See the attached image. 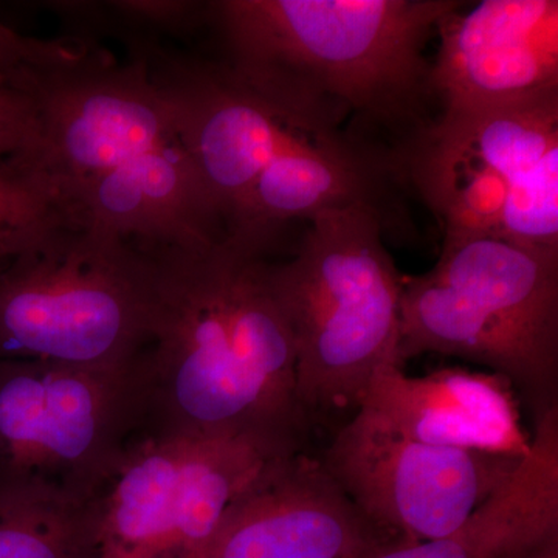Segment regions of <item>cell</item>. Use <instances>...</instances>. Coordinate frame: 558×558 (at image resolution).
<instances>
[{
	"label": "cell",
	"instance_id": "8",
	"mask_svg": "<svg viewBox=\"0 0 558 558\" xmlns=\"http://www.w3.org/2000/svg\"><path fill=\"white\" fill-rule=\"evenodd\" d=\"M13 89L33 101L36 128L31 148L9 160L38 180L68 218L92 183L179 140L171 106L145 61H117L102 44L22 73Z\"/></svg>",
	"mask_w": 558,
	"mask_h": 558
},
{
	"label": "cell",
	"instance_id": "2",
	"mask_svg": "<svg viewBox=\"0 0 558 558\" xmlns=\"http://www.w3.org/2000/svg\"><path fill=\"white\" fill-rule=\"evenodd\" d=\"M457 0H219L208 2L218 62L267 108L311 130L410 131L425 117V47Z\"/></svg>",
	"mask_w": 558,
	"mask_h": 558
},
{
	"label": "cell",
	"instance_id": "10",
	"mask_svg": "<svg viewBox=\"0 0 558 558\" xmlns=\"http://www.w3.org/2000/svg\"><path fill=\"white\" fill-rule=\"evenodd\" d=\"M521 459L417 442L359 407L319 462L385 538L409 546L457 529Z\"/></svg>",
	"mask_w": 558,
	"mask_h": 558
},
{
	"label": "cell",
	"instance_id": "19",
	"mask_svg": "<svg viewBox=\"0 0 558 558\" xmlns=\"http://www.w3.org/2000/svg\"><path fill=\"white\" fill-rule=\"evenodd\" d=\"M513 558H558V537L550 538Z\"/></svg>",
	"mask_w": 558,
	"mask_h": 558
},
{
	"label": "cell",
	"instance_id": "12",
	"mask_svg": "<svg viewBox=\"0 0 558 558\" xmlns=\"http://www.w3.org/2000/svg\"><path fill=\"white\" fill-rule=\"evenodd\" d=\"M438 27L432 89L440 113L509 105L558 90L557 0H484Z\"/></svg>",
	"mask_w": 558,
	"mask_h": 558
},
{
	"label": "cell",
	"instance_id": "9",
	"mask_svg": "<svg viewBox=\"0 0 558 558\" xmlns=\"http://www.w3.org/2000/svg\"><path fill=\"white\" fill-rule=\"evenodd\" d=\"M278 458L245 439L140 436L98 497L97 558H189Z\"/></svg>",
	"mask_w": 558,
	"mask_h": 558
},
{
	"label": "cell",
	"instance_id": "15",
	"mask_svg": "<svg viewBox=\"0 0 558 558\" xmlns=\"http://www.w3.org/2000/svg\"><path fill=\"white\" fill-rule=\"evenodd\" d=\"M98 498L0 487V558H97Z\"/></svg>",
	"mask_w": 558,
	"mask_h": 558
},
{
	"label": "cell",
	"instance_id": "6",
	"mask_svg": "<svg viewBox=\"0 0 558 558\" xmlns=\"http://www.w3.org/2000/svg\"><path fill=\"white\" fill-rule=\"evenodd\" d=\"M444 241L499 236L558 252V90L439 113L398 150Z\"/></svg>",
	"mask_w": 558,
	"mask_h": 558
},
{
	"label": "cell",
	"instance_id": "16",
	"mask_svg": "<svg viewBox=\"0 0 558 558\" xmlns=\"http://www.w3.org/2000/svg\"><path fill=\"white\" fill-rule=\"evenodd\" d=\"M69 220L38 180L9 159L0 161V266Z\"/></svg>",
	"mask_w": 558,
	"mask_h": 558
},
{
	"label": "cell",
	"instance_id": "3",
	"mask_svg": "<svg viewBox=\"0 0 558 558\" xmlns=\"http://www.w3.org/2000/svg\"><path fill=\"white\" fill-rule=\"evenodd\" d=\"M365 205L319 211L292 258L270 264L296 351V395L307 418L359 409L374 374L400 365L402 275ZM403 368V366H402Z\"/></svg>",
	"mask_w": 558,
	"mask_h": 558
},
{
	"label": "cell",
	"instance_id": "11",
	"mask_svg": "<svg viewBox=\"0 0 558 558\" xmlns=\"http://www.w3.org/2000/svg\"><path fill=\"white\" fill-rule=\"evenodd\" d=\"M322 462L278 458L189 558H365L389 548Z\"/></svg>",
	"mask_w": 558,
	"mask_h": 558
},
{
	"label": "cell",
	"instance_id": "5",
	"mask_svg": "<svg viewBox=\"0 0 558 558\" xmlns=\"http://www.w3.org/2000/svg\"><path fill=\"white\" fill-rule=\"evenodd\" d=\"M156 266L105 227L69 220L0 266V362L106 366L150 344Z\"/></svg>",
	"mask_w": 558,
	"mask_h": 558
},
{
	"label": "cell",
	"instance_id": "17",
	"mask_svg": "<svg viewBox=\"0 0 558 558\" xmlns=\"http://www.w3.org/2000/svg\"><path fill=\"white\" fill-rule=\"evenodd\" d=\"M87 44L65 35L54 39L28 38L0 22V84L13 89L22 73L73 60Z\"/></svg>",
	"mask_w": 558,
	"mask_h": 558
},
{
	"label": "cell",
	"instance_id": "13",
	"mask_svg": "<svg viewBox=\"0 0 558 558\" xmlns=\"http://www.w3.org/2000/svg\"><path fill=\"white\" fill-rule=\"evenodd\" d=\"M359 407L428 446L513 459L531 449L515 389L495 373L447 368L411 377L402 366L388 365L374 374Z\"/></svg>",
	"mask_w": 558,
	"mask_h": 558
},
{
	"label": "cell",
	"instance_id": "4",
	"mask_svg": "<svg viewBox=\"0 0 558 558\" xmlns=\"http://www.w3.org/2000/svg\"><path fill=\"white\" fill-rule=\"evenodd\" d=\"M486 366L557 405L558 252L499 236L444 241L427 274L402 277L399 362L427 354Z\"/></svg>",
	"mask_w": 558,
	"mask_h": 558
},
{
	"label": "cell",
	"instance_id": "7",
	"mask_svg": "<svg viewBox=\"0 0 558 558\" xmlns=\"http://www.w3.org/2000/svg\"><path fill=\"white\" fill-rule=\"evenodd\" d=\"M145 354L106 366L0 362V487L100 497L145 435Z\"/></svg>",
	"mask_w": 558,
	"mask_h": 558
},
{
	"label": "cell",
	"instance_id": "1",
	"mask_svg": "<svg viewBox=\"0 0 558 558\" xmlns=\"http://www.w3.org/2000/svg\"><path fill=\"white\" fill-rule=\"evenodd\" d=\"M156 266L145 435L245 439L301 453L292 330L271 260L227 240L148 253Z\"/></svg>",
	"mask_w": 558,
	"mask_h": 558
},
{
	"label": "cell",
	"instance_id": "14",
	"mask_svg": "<svg viewBox=\"0 0 558 558\" xmlns=\"http://www.w3.org/2000/svg\"><path fill=\"white\" fill-rule=\"evenodd\" d=\"M554 537H558V407L539 414L526 457L457 529L365 558H513Z\"/></svg>",
	"mask_w": 558,
	"mask_h": 558
},
{
	"label": "cell",
	"instance_id": "18",
	"mask_svg": "<svg viewBox=\"0 0 558 558\" xmlns=\"http://www.w3.org/2000/svg\"><path fill=\"white\" fill-rule=\"evenodd\" d=\"M35 128L31 98L0 84V161L31 148Z\"/></svg>",
	"mask_w": 558,
	"mask_h": 558
}]
</instances>
